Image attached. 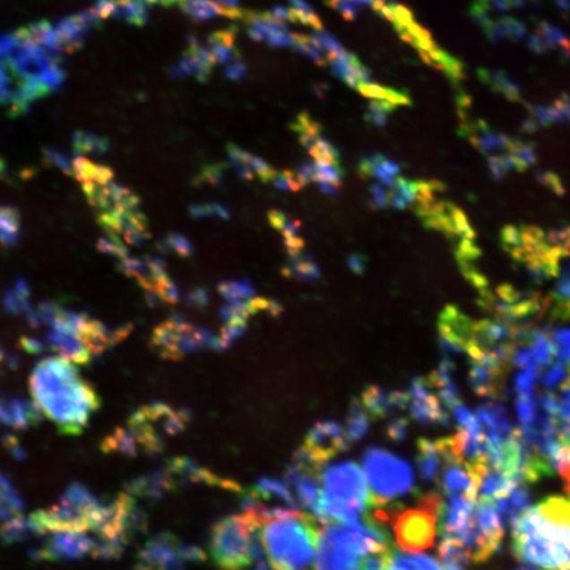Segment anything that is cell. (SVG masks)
I'll list each match as a JSON object with an SVG mask.
<instances>
[{
	"mask_svg": "<svg viewBox=\"0 0 570 570\" xmlns=\"http://www.w3.org/2000/svg\"><path fill=\"white\" fill-rule=\"evenodd\" d=\"M405 432H407V421L399 420L391 426L390 433L391 437L396 438V440H402L404 437Z\"/></svg>",
	"mask_w": 570,
	"mask_h": 570,
	"instance_id": "cell-24",
	"label": "cell"
},
{
	"mask_svg": "<svg viewBox=\"0 0 570 570\" xmlns=\"http://www.w3.org/2000/svg\"><path fill=\"white\" fill-rule=\"evenodd\" d=\"M74 172L111 239L136 245L147 238L138 198L116 183L108 168L81 158L74 163Z\"/></svg>",
	"mask_w": 570,
	"mask_h": 570,
	"instance_id": "cell-5",
	"label": "cell"
},
{
	"mask_svg": "<svg viewBox=\"0 0 570 570\" xmlns=\"http://www.w3.org/2000/svg\"><path fill=\"white\" fill-rule=\"evenodd\" d=\"M550 341H552L553 351L555 356L561 362L570 365V331L569 329H558L549 332Z\"/></svg>",
	"mask_w": 570,
	"mask_h": 570,
	"instance_id": "cell-22",
	"label": "cell"
},
{
	"mask_svg": "<svg viewBox=\"0 0 570 570\" xmlns=\"http://www.w3.org/2000/svg\"><path fill=\"white\" fill-rule=\"evenodd\" d=\"M514 552L547 570L570 568V499L549 497L513 522Z\"/></svg>",
	"mask_w": 570,
	"mask_h": 570,
	"instance_id": "cell-1",
	"label": "cell"
},
{
	"mask_svg": "<svg viewBox=\"0 0 570 570\" xmlns=\"http://www.w3.org/2000/svg\"><path fill=\"white\" fill-rule=\"evenodd\" d=\"M558 473H560L561 477H563L564 482H566V491H568L570 496V458L568 463L564 465L563 468L558 471Z\"/></svg>",
	"mask_w": 570,
	"mask_h": 570,
	"instance_id": "cell-25",
	"label": "cell"
},
{
	"mask_svg": "<svg viewBox=\"0 0 570 570\" xmlns=\"http://www.w3.org/2000/svg\"><path fill=\"white\" fill-rule=\"evenodd\" d=\"M418 462L421 474L427 480H437L445 462V441L419 440Z\"/></svg>",
	"mask_w": 570,
	"mask_h": 570,
	"instance_id": "cell-15",
	"label": "cell"
},
{
	"mask_svg": "<svg viewBox=\"0 0 570 570\" xmlns=\"http://www.w3.org/2000/svg\"><path fill=\"white\" fill-rule=\"evenodd\" d=\"M30 321L33 325L49 326L47 342L50 349L72 362H88L118 338L98 321L53 303L43 304Z\"/></svg>",
	"mask_w": 570,
	"mask_h": 570,
	"instance_id": "cell-6",
	"label": "cell"
},
{
	"mask_svg": "<svg viewBox=\"0 0 570 570\" xmlns=\"http://www.w3.org/2000/svg\"><path fill=\"white\" fill-rule=\"evenodd\" d=\"M387 570H444L438 561L427 555L412 552H393Z\"/></svg>",
	"mask_w": 570,
	"mask_h": 570,
	"instance_id": "cell-17",
	"label": "cell"
},
{
	"mask_svg": "<svg viewBox=\"0 0 570 570\" xmlns=\"http://www.w3.org/2000/svg\"><path fill=\"white\" fill-rule=\"evenodd\" d=\"M4 307L8 312L16 315H27L28 318H32L33 312L30 309V289L23 281H18L10 290L4 298Z\"/></svg>",
	"mask_w": 570,
	"mask_h": 570,
	"instance_id": "cell-19",
	"label": "cell"
},
{
	"mask_svg": "<svg viewBox=\"0 0 570 570\" xmlns=\"http://www.w3.org/2000/svg\"><path fill=\"white\" fill-rule=\"evenodd\" d=\"M103 513L105 507L85 488L73 486L58 505L38 514L32 519V525L36 531L80 533L95 530L102 521Z\"/></svg>",
	"mask_w": 570,
	"mask_h": 570,
	"instance_id": "cell-9",
	"label": "cell"
},
{
	"mask_svg": "<svg viewBox=\"0 0 570 570\" xmlns=\"http://www.w3.org/2000/svg\"><path fill=\"white\" fill-rule=\"evenodd\" d=\"M408 403L413 419L421 424H445L449 419L440 402L432 393V385L428 379L413 380L408 393Z\"/></svg>",
	"mask_w": 570,
	"mask_h": 570,
	"instance_id": "cell-14",
	"label": "cell"
},
{
	"mask_svg": "<svg viewBox=\"0 0 570 570\" xmlns=\"http://www.w3.org/2000/svg\"><path fill=\"white\" fill-rule=\"evenodd\" d=\"M19 215L10 208L0 209V245H13L18 239L21 222Z\"/></svg>",
	"mask_w": 570,
	"mask_h": 570,
	"instance_id": "cell-20",
	"label": "cell"
},
{
	"mask_svg": "<svg viewBox=\"0 0 570 570\" xmlns=\"http://www.w3.org/2000/svg\"><path fill=\"white\" fill-rule=\"evenodd\" d=\"M363 471L376 507L387 505L393 499L412 493L415 488V477L410 466L384 449L374 448L366 452Z\"/></svg>",
	"mask_w": 570,
	"mask_h": 570,
	"instance_id": "cell-10",
	"label": "cell"
},
{
	"mask_svg": "<svg viewBox=\"0 0 570 570\" xmlns=\"http://www.w3.org/2000/svg\"><path fill=\"white\" fill-rule=\"evenodd\" d=\"M550 315L555 318H570V267L561 276L552 298L549 300Z\"/></svg>",
	"mask_w": 570,
	"mask_h": 570,
	"instance_id": "cell-18",
	"label": "cell"
},
{
	"mask_svg": "<svg viewBox=\"0 0 570 570\" xmlns=\"http://www.w3.org/2000/svg\"><path fill=\"white\" fill-rule=\"evenodd\" d=\"M320 505L324 522L354 524L366 521L373 499L365 474L356 462L335 463L324 471Z\"/></svg>",
	"mask_w": 570,
	"mask_h": 570,
	"instance_id": "cell-7",
	"label": "cell"
},
{
	"mask_svg": "<svg viewBox=\"0 0 570 570\" xmlns=\"http://www.w3.org/2000/svg\"><path fill=\"white\" fill-rule=\"evenodd\" d=\"M40 420L38 407L22 401H0V424L27 428Z\"/></svg>",
	"mask_w": 570,
	"mask_h": 570,
	"instance_id": "cell-16",
	"label": "cell"
},
{
	"mask_svg": "<svg viewBox=\"0 0 570 570\" xmlns=\"http://www.w3.org/2000/svg\"><path fill=\"white\" fill-rule=\"evenodd\" d=\"M349 440L348 433L343 432L337 423L328 421L315 424L307 436L306 443L296 455V460L320 471L324 463L348 448Z\"/></svg>",
	"mask_w": 570,
	"mask_h": 570,
	"instance_id": "cell-12",
	"label": "cell"
},
{
	"mask_svg": "<svg viewBox=\"0 0 570 570\" xmlns=\"http://www.w3.org/2000/svg\"><path fill=\"white\" fill-rule=\"evenodd\" d=\"M272 570H309L320 541V521L296 508L246 507Z\"/></svg>",
	"mask_w": 570,
	"mask_h": 570,
	"instance_id": "cell-3",
	"label": "cell"
},
{
	"mask_svg": "<svg viewBox=\"0 0 570 570\" xmlns=\"http://www.w3.org/2000/svg\"><path fill=\"white\" fill-rule=\"evenodd\" d=\"M2 360H3V356H2V353H0V363H2Z\"/></svg>",
	"mask_w": 570,
	"mask_h": 570,
	"instance_id": "cell-27",
	"label": "cell"
},
{
	"mask_svg": "<svg viewBox=\"0 0 570 570\" xmlns=\"http://www.w3.org/2000/svg\"><path fill=\"white\" fill-rule=\"evenodd\" d=\"M536 379H538L536 374L522 371L518 378H516V388H518L519 393H521V395L532 393L533 388H535Z\"/></svg>",
	"mask_w": 570,
	"mask_h": 570,
	"instance_id": "cell-23",
	"label": "cell"
},
{
	"mask_svg": "<svg viewBox=\"0 0 570 570\" xmlns=\"http://www.w3.org/2000/svg\"><path fill=\"white\" fill-rule=\"evenodd\" d=\"M33 398L64 433H78L98 408L97 393L64 358L41 360L30 376Z\"/></svg>",
	"mask_w": 570,
	"mask_h": 570,
	"instance_id": "cell-2",
	"label": "cell"
},
{
	"mask_svg": "<svg viewBox=\"0 0 570 570\" xmlns=\"http://www.w3.org/2000/svg\"><path fill=\"white\" fill-rule=\"evenodd\" d=\"M152 343L161 356L172 359L201 346L215 345L214 341L206 332L195 331L190 328L186 321L177 318L159 326L153 334Z\"/></svg>",
	"mask_w": 570,
	"mask_h": 570,
	"instance_id": "cell-13",
	"label": "cell"
},
{
	"mask_svg": "<svg viewBox=\"0 0 570 570\" xmlns=\"http://www.w3.org/2000/svg\"><path fill=\"white\" fill-rule=\"evenodd\" d=\"M258 530L247 514L229 516L212 531V560L220 570H245L253 566Z\"/></svg>",
	"mask_w": 570,
	"mask_h": 570,
	"instance_id": "cell-8",
	"label": "cell"
},
{
	"mask_svg": "<svg viewBox=\"0 0 570 570\" xmlns=\"http://www.w3.org/2000/svg\"><path fill=\"white\" fill-rule=\"evenodd\" d=\"M519 570H538V569L528 568V566H527V568H522V569H519Z\"/></svg>",
	"mask_w": 570,
	"mask_h": 570,
	"instance_id": "cell-26",
	"label": "cell"
},
{
	"mask_svg": "<svg viewBox=\"0 0 570 570\" xmlns=\"http://www.w3.org/2000/svg\"><path fill=\"white\" fill-rule=\"evenodd\" d=\"M437 494H427L419 500L415 508L402 513H376V519H393V532L399 547L405 552H423L435 546L438 516L441 508Z\"/></svg>",
	"mask_w": 570,
	"mask_h": 570,
	"instance_id": "cell-11",
	"label": "cell"
},
{
	"mask_svg": "<svg viewBox=\"0 0 570 570\" xmlns=\"http://www.w3.org/2000/svg\"><path fill=\"white\" fill-rule=\"evenodd\" d=\"M393 553L380 522H332L321 531L315 570H387Z\"/></svg>",
	"mask_w": 570,
	"mask_h": 570,
	"instance_id": "cell-4",
	"label": "cell"
},
{
	"mask_svg": "<svg viewBox=\"0 0 570 570\" xmlns=\"http://www.w3.org/2000/svg\"><path fill=\"white\" fill-rule=\"evenodd\" d=\"M569 378L570 365L558 360L548 366V370L543 376V382L549 388L563 387L564 383H566Z\"/></svg>",
	"mask_w": 570,
	"mask_h": 570,
	"instance_id": "cell-21",
	"label": "cell"
}]
</instances>
